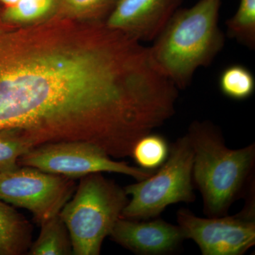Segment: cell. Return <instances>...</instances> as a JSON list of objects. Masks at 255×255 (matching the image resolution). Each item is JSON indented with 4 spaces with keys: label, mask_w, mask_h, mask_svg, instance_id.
Returning <instances> with one entry per match:
<instances>
[{
    "label": "cell",
    "mask_w": 255,
    "mask_h": 255,
    "mask_svg": "<svg viewBox=\"0 0 255 255\" xmlns=\"http://www.w3.org/2000/svg\"><path fill=\"white\" fill-rule=\"evenodd\" d=\"M222 0H199L175 11L149 47L161 73L177 89L187 88L198 69L209 66L225 45L219 26Z\"/></svg>",
    "instance_id": "6da1fadb"
},
{
    "label": "cell",
    "mask_w": 255,
    "mask_h": 255,
    "mask_svg": "<svg viewBox=\"0 0 255 255\" xmlns=\"http://www.w3.org/2000/svg\"><path fill=\"white\" fill-rule=\"evenodd\" d=\"M194 151L192 178L209 217L228 215L233 203L253 179L255 144L232 150L227 147L219 128L195 121L187 133Z\"/></svg>",
    "instance_id": "7a4b0ae2"
},
{
    "label": "cell",
    "mask_w": 255,
    "mask_h": 255,
    "mask_svg": "<svg viewBox=\"0 0 255 255\" xmlns=\"http://www.w3.org/2000/svg\"><path fill=\"white\" fill-rule=\"evenodd\" d=\"M128 201L124 189L101 172L80 178L60 212L70 233L73 255H100Z\"/></svg>",
    "instance_id": "3957f363"
},
{
    "label": "cell",
    "mask_w": 255,
    "mask_h": 255,
    "mask_svg": "<svg viewBox=\"0 0 255 255\" xmlns=\"http://www.w3.org/2000/svg\"><path fill=\"white\" fill-rule=\"evenodd\" d=\"M194 151L187 134L170 146L165 162L150 177L124 188L131 196L121 218L155 219L171 204L195 201L192 170Z\"/></svg>",
    "instance_id": "277c9868"
},
{
    "label": "cell",
    "mask_w": 255,
    "mask_h": 255,
    "mask_svg": "<svg viewBox=\"0 0 255 255\" xmlns=\"http://www.w3.org/2000/svg\"><path fill=\"white\" fill-rule=\"evenodd\" d=\"M18 164L73 179L97 172H113L140 181L155 172L117 162L100 146L80 140L36 146L23 154L18 159Z\"/></svg>",
    "instance_id": "5b68a950"
},
{
    "label": "cell",
    "mask_w": 255,
    "mask_h": 255,
    "mask_svg": "<svg viewBox=\"0 0 255 255\" xmlns=\"http://www.w3.org/2000/svg\"><path fill=\"white\" fill-rule=\"evenodd\" d=\"M76 187L75 179L28 166L0 174V201L27 209L40 226L60 214Z\"/></svg>",
    "instance_id": "8992f818"
},
{
    "label": "cell",
    "mask_w": 255,
    "mask_h": 255,
    "mask_svg": "<svg viewBox=\"0 0 255 255\" xmlns=\"http://www.w3.org/2000/svg\"><path fill=\"white\" fill-rule=\"evenodd\" d=\"M255 196L241 212L233 216H196L187 209L178 211V226L186 239L195 242L204 255H242L255 244Z\"/></svg>",
    "instance_id": "52a82bcc"
},
{
    "label": "cell",
    "mask_w": 255,
    "mask_h": 255,
    "mask_svg": "<svg viewBox=\"0 0 255 255\" xmlns=\"http://www.w3.org/2000/svg\"><path fill=\"white\" fill-rule=\"evenodd\" d=\"M183 0H118L106 24L139 41L158 36Z\"/></svg>",
    "instance_id": "ba28073f"
},
{
    "label": "cell",
    "mask_w": 255,
    "mask_h": 255,
    "mask_svg": "<svg viewBox=\"0 0 255 255\" xmlns=\"http://www.w3.org/2000/svg\"><path fill=\"white\" fill-rule=\"evenodd\" d=\"M110 237L137 255H167L177 251L186 239L179 226L161 219L137 221L120 218Z\"/></svg>",
    "instance_id": "9c48e42d"
},
{
    "label": "cell",
    "mask_w": 255,
    "mask_h": 255,
    "mask_svg": "<svg viewBox=\"0 0 255 255\" xmlns=\"http://www.w3.org/2000/svg\"><path fill=\"white\" fill-rule=\"evenodd\" d=\"M32 226L26 218L0 201V255H21L31 245Z\"/></svg>",
    "instance_id": "30bf717a"
},
{
    "label": "cell",
    "mask_w": 255,
    "mask_h": 255,
    "mask_svg": "<svg viewBox=\"0 0 255 255\" xmlns=\"http://www.w3.org/2000/svg\"><path fill=\"white\" fill-rule=\"evenodd\" d=\"M39 236L31 243L28 255H73V245L70 233L60 214L41 225Z\"/></svg>",
    "instance_id": "8fae6325"
},
{
    "label": "cell",
    "mask_w": 255,
    "mask_h": 255,
    "mask_svg": "<svg viewBox=\"0 0 255 255\" xmlns=\"http://www.w3.org/2000/svg\"><path fill=\"white\" fill-rule=\"evenodd\" d=\"M170 146L162 135L146 134L132 147L131 157L140 168L155 172L167 160Z\"/></svg>",
    "instance_id": "7c38bea8"
},
{
    "label": "cell",
    "mask_w": 255,
    "mask_h": 255,
    "mask_svg": "<svg viewBox=\"0 0 255 255\" xmlns=\"http://www.w3.org/2000/svg\"><path fill=\"white\" fill-rule=\"evenodd\" d=\"M220 90L228 98L236 101L248 100L255 91L254 75L240 64L229 65L223 70L219 79Z\"/></svg>",
    "instance_id": "4fadbf2b"
},
{
    "label": "cell",
    "mask_w": 255,
    "mask_h": 255,
    "mask_svg": "<svg viewBox=\"0 0 255 255\" xmlns=\"http://www.w3.org/2000/svg\"><path fill=\"white\" fill-rule=\"evenodd\" d=\"M228 36L243 46L255 47V0H240L236 12L226 22Z\"/></svg>",
    "instance_id": "5bb4252c"
},
{
    "label": "cell",
    "mask_w": 255,
    "mask_h": 255,
    "mask_svg": "<svg viewBox=\"0 0 255 255\" xmlns=\"http://www.w3.org/2000/svg\"><path fill=\"white\" fill-rule=\"evenodd\" d=\"M58 7V0H18L6 6L2 18L6 22H32L44 18Z\"/></svg>",
    "instance_id": "9a60e30c"
},
{
    "label": "cell",
    "mask_w": 255,
    "mask_h": 255,
    "mask_svg": "<svg viewBox=\"0 0 255 255\" xmlns=\"http://www.w3.org/2000/svg\"><path fill=\"white\" fill-rule=\"evenodd\" d=\"M30 149L16 128L0 130V174L18 168V159Z\"/></svg>",
    "instance_id": "2e32d148"
},
{
    "label": "cell",
    "mask_w": 255,
    "mask_h": 255,
    "mask_svg": "<svg viewBox=\"0 0 255 255\" xmlns=\"http://www.w3.org/2000/svg\"><path fill=\"white\" fill-rule=\"evenodd\" d=\"M117 1L118 0H58V9L73 16L82 15L97 17L110 14Z\"/></svg>",
    "instance_id": "e0dca14e"
},
{
    "label": "cell",
    "mask_w": 255,
    "mask_h": 255,
    "mask_svg": "<svg viewBox=\"0 0 255 255\" xmlns=\"http://www.w3.org/2000/svg\"><path fill=\"white\" fill-rule=\"evenodd\" d=\"M0 1L6 5V6H9L17 2L18 0H0Z\"/></svg>",
    "instance_id": "ac0fdd59"
}]
</instances>
